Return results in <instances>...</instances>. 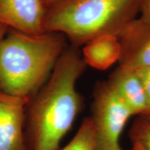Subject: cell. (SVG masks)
<instances>
[{"instance_id":"cell-1","label":"cell","mask_w":150,"mask_h":150,"mask_svg":"<svg viewBox=\"0 0 150 150\" xmlns=\"http://www.w3.org/2000/svg\"><path fill=\"white\" fill-rule=\"evenodd\" d=\"M76 47L66 48L50 78L26 108L25 137L29 150H59L82 108L76 88L86 64Z\"/></svg>"},{"instance_id":"cell-2","label":"cell","mask_w":150,"mask_h":150,"mask_svg":"<svg viewBox=\"0 0 150 150\" xmlns=\"http://www.w3.org/2000/svg\"><path fill=\"white\" fill-rule=\"evenodd\" d=\"M66 40L60 33L29 35L9 29L0 42V92L32 98L50 78Z\"/></svg>"},{"instance_id":"cell-3","label":"cell","mask_w":150,"mask_h":150,"mask_svg":"<svg viewBox=\"0 0 150 150\" xmlns=\"http://www.w3.org/2000/svg\"><path fill=\"white\" fill-rule=\"evenodd\" d=\"M140 0H61L46 6L44 33H60L73 47L104 35L118 36L139 16Z\"/></svg>"},{"instance_id":"cell-4","label":"cell","mask_w":150,"mask_h":150,"mask_svg":"<svg viewBox=\"0 0 150 150\" xmlns=\"http://www.w3.org/2000/svg\"><path fill=\"white\" fill-rule=\"evenodd\" d=\"M91 112L95 130V150H121V134L134 115L107 81L95 86Z\"/></svg>"},{"instance_id":"cell-5","label":"cell","mask_w":150,"mask_h":150,"mask_svg":"<svg viewBox=\"0 0 150 150\" xmlns=\"http://www.w3.org/2000/svg\"><path fill=\"white\" fill-rule=\"evenodd\" d=\"M29 100L0 92V150H29L25 119Z\"/></svg>"},{"instance_id":"cell-6","label":"cell","mask_w":150,"mask_h":150,"mask_svg":"<svg viewBox=\"0 0 150 150\" xmlns=\"http://www.w3.org/2000/svg\"><path fill=\"white\" fill-rule=\"evenodd\" d=\"M117 37L121 45L119 66L134 70L150 69V22L138 17Z\"/></svg>"},{"instance_id":"cell-7","label":"cell","mask_w":150,"mask_h":150,"mask_svg":"<svg viewBox=\"0 0 150 150\" xmlns=\"http://www.w3.org/2000/svg\"><path fill=\"white\" fill-rule=\"evenodd\" d=\"M42 0H0V24L29 35L44 33Z\"/></svg>"},{"instance_id":"cell-8","label":"cell","mask_w":150,"mask_h":150,"mask_svg":"<svg viewBox=\"0 0 150 150\" xmlns=\"http://www.w3.org/2000/svg\"><path fill=\"white\" fill-rule=\"evenodd\" d=\"M107 82L134 116L145 115L148 109L147 93L136 70L118 65Z\"/></svg>"},{"instance_id":"cell-9","label":"cell","mask_w":150,"mask_h":150,"mask_svg":"<svg viewBox=\"0 0 150 150\" xmlns=\"http://www.w3.org/2000/svg\"><path fill=\"white\" fill-rule=\"evenodd\" d=\"M82 56L86 65L97 70H106L119 63L121 45L117 36L104 35L99 36L83 46Z\"/></svg>"},{"instance_id":"cell-10","label":"cell","mask_w":150,"mask_h":150,"mask_svg":"<svg viewBox=\"0 0 150 150\" xmlns=\"http://www.w3.org/2000/svg\"><path fill=\"white\" fill-rule=\"evenodd\" d=\"M60 150H95V130L91 117L83 120L72 139Z\"/></svg>"},{"instance_id":"cell-11","label":"cell","mask_w":150,"mask_h":150,"mask_svg":"<svg viewBox=\"0 0 150 150\" xmlns=\"http://www.w3.org/2000/svg\"><path fill=\"white\" fill-rule=\"evenodd\" d=\"M132 145H138L142 150H150V117L137 116L129 131Z\"/></svg>"},{"instance_id":"cell-12","label":"cell","mask_w":150,"mask_h":150,"mask_svg":"<svg viewBox=\"0 0 150 150\" xmlns=\"http://www.w3.org/2000/svg\"><path fill=\"white\" fill-rule=\"evenodd\" d=\"M138 74L141 78L143 82L144 86H145L146 93H147V96L148 99V109L146 112L145 116L150 117V69L147 70H136Z\"/></svg>"},{"instance_id":"cell-13","label":"cell","mask_w":150,"mask_h":150,"mask_svg":"<svg viewBox=\"0 0 150 150\" xmlns=\"http://www.w3.org/2000/svg\"><path fill=\"white\" fill-rule=\"evenodd\" d=\"M138 17L150 22V0H140Z\"/></svg>"},{"instance_id":"cell-14","label":"cell","mask_w":150,"mask_h":150,"mask_svg":"<svg viewBox=\"0 0 150 150\" xmlns=\"http://www.w3.org/2000/svg\"><path fill=\"white\" fill-rule=\"evenodd\" d=\"M9 29H8L7 27L0 24V42H1V40H2L4 38V37L6 36V35L7 34Z\"/></svg>"},{"instance_id":"cell-15","label":"cell","mask_w":150,"mask_h":150,"mask_svg":"<svg viewBox=\"0 0 150 150\" xmlns=\"http://www.w3.org/2000/svg\"><path fill=\"white\" fill-rule=\"evenodd\" d=\"M61 1V0H42V2L44 4V5L46 6H48L53 4L57 2V1Z\"/></svg>"},{"instance_id":"cell-16","label":"cell","mask_w":150,"mask_h":150,"mask_svg":"<svg viewBox=\"0 0 150 150\" xmlns=\"http://www.w3.org/2000/svg\"><path fill=\"white\" fill-rule=\"evenodd\" d=\"M121 150H123V149H121ZM130 150H142V149L139 147V146L132 145V148H131Z\"/></svg>"}]
</instances>
